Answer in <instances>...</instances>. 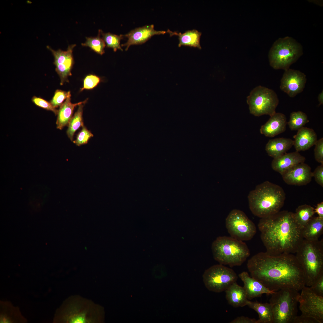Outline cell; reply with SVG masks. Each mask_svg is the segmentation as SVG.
I'll use <instances>...</instances> for the list:
<instances>
[{
	"label": "cell",
	"mask_w": 323,
	"mask_h": 323,
	"mask_svg": "<svg viewBox=\"0 0 323 323\" xmlns=\"http://www.w3.org/2000/svg\"><path fill=\"white\" fill-rule=\"evenodd\" d=\"M247 266L251 276L271 291L290 288L299 291L306 285L302 268L293 254L260 252L249 259Z\"/></svg>",
	"instance_id": "cell-1"
},
{
	"label": "cell",
	"mask_w": 323,
	"mask_h": 323,
	"mask_svg": "<svg viewBox=\"0 0 323 323\" xmlns=\"http://www.w3.org/2000/svg\"><path fill=\"white\" fill-rule=\"evenodd\" d=\"M258 227L266 252L270 255L295 253L304 239L294 213L287 211L261 218Z\"/></svg>",
	"instance_id": "cell-2"
},
{
	"label": "cell",
	"mask_w": 323,
	"mask_h": 323,
	"mask_svg": "<svg viewBox=\"0 0 323 323\" xmlns=\"http://www.w3.org/2000/svg\"><path fill=\"white\" fill-rule=\"evenodd\" d=\"M102 307L77 295L69 297L56 310L54 323H98L102 322Z\"/></svg>",
	"instance_id": "cell-3"
},
{
	"label": "cell",
	"mask_w": 323,
	"mask_h": 323,
	"mask_svg": "<svg viewBox=\"0 0 323 323\" xmlns=\"http://www.w3.org/2000/svg\"><path fill=\"white\" fill-rule=\"evenodd\" d=\"M248 198L250 211L261 218L280 211L284 205L286 194L280 186L266 181L250 191Z\"/></svg>",
	"instance_id": "cell-4"
},
{
	"label": "cell",
	"mask_w": 323,
	"mask_h": 323,
	"mask_svg": "<svg viewBox=\"0 0 323 323\" xmlns=\"http://www.w3.org/2000/svg\"><path fill=\"white\" fill-rule=\"evenodd\" d=\"M303 269L306 285L310 287L323 275V240L303 239L295 253Z\"/></svg>",
	"instance_id": "cell-5"
},
{
	"label": "cell",
	"mask_w": 323,
	"mask_h": 323,
	"mask_svg": "<svg viewBox=\"0 0 323 323\" xmlns=\"http://www.w3.org/2000/svg\"><path fill=\"white\" fill-rule=\"evenodd\" d=\"M211 249L216 261L231 267L241 265L250 255L245 243L231 236L217 237L213 242Z\"/></svg>",
	"instance_id": "cell-6"
},
{
	"label": "cell",
	"mask_w": 323,
	"mask_h": 323,
	"mask_svg": "<svg viewBox=\"0 0 323 323\" xmlns=\"http://www.w3.org/2000/svg\"><path fill=\"white\" fill-rule=\"evenodd\" d=\"M271 295L269 303L272 307V323H292L297 316L298 291L286 288L275 291Z\"/></svg>",
	"instance_id": "cell-7"
},
{
	"label": "cell",
	"mask_w": 323,
	"mask_h": 323,
	"mask_svg": "<svg viewBox=\"0 0 323 323\" xmlns=\"http://www.w3.org/2000/svg\"><path fill=\"white\" fill-rule=\"evenodd\" d=\"M301 45L292 38H280L273 44L269 54L270 66L286 70L303 54Z\"/></svg>",
	"instance_id": "cell-8"
},
{
	"label": "cell",
	"mask_w": 323,
	"mask_h": 323,
	"mask_svg": "<svg viewBox=\"0 0 323 323\" xmlns=\"http://www.w3.org/2000/svg\"><path fill=\"white\" fill-rule=\"evenodd\" d=\"M250 113L256 116L275 114L279 100L273 90L261 86L254 88L247 97Z\"/></svg>",
	"instance_id": "cell-9"
},
{
	"label": "cell",
	"mask_w": 323,
	"mask_h": 323,
	"mask_svg": "<svg viewBox=\"0 0 323 323\" xmlns=\"http://www.w3.org/2000/svg\"><path fill=\"white\" fill-rule=\"evenodd\" d=\"M204 285L209 290L215 292L225 291L236 282L238 276L231 269L221 264L213 265L207 269L203 276Z\"/></svg>",
	"instance_id": "cell-10"
},
{
	"label": "cell",
	"mask_w": 323,
	"mask_h": 323,
	"mask_svg": "<svg viewBox=\"0 0 323 323\" xmlns=\"http://www.w3.org/2000/svg\"><path fill=\"white\" fill-rule=\"evenodd\" d=\"M226 226L231 237L242 241H248L254 237L256 228L254 223L240 210L231 211L226 219Z\"/></svg>",
	"instance_id": "cell-11"
},
{
	"label": "cell",
	"mask_w": 323,
	"mask_h": 323,
	"mask_svg": "<svg viewBox=\"0 0 323 323\" xmlns=\"http://www.w3.org/2000/svg\"><path fill=\"white\" fill-rule=\"evenodd\" d=\"M305 286L301 290L298 300L301 314L314 317L322 323L323 297L316 295L310 287Z\"/></svg>",
	"instance_id": "cell-12"
},
{
	"label": "cell",
	"mask_w": 323,
	"mask_h": 323,
	"mask_svg": "<svg viewBox=\"0 0 323 323\" xmlns=\"http://www.w3.org/2000/svg\"><path fill=\"white\" fill-rule=\"evenodd\" d=\"M76 44L69 45L66 51L59 49L55 50L49 46L47 48L52 53L54 58V63L55 70L60 78V84L68 82V77L71 75V71L74 64L73 51Z\"/></svg>",
	"instance_id": "cell-13"
},
{
	"label": "cell",
	"mask_w": 323,
	"mask_h": 323,
	"mask_svg": "<svg viewBox=\"0 0 323 323\" xmlns=\"http://www.w3.org/2000/svg\"><path fill=\"white\" fill-rule=\"evenodd\" d=\"M306 81L304 73L289 68L285 70L281 80L280 88L290 97H294L303 91Z\"/></svg>",
	"instance_id": "cell-14"
},
{
	"label": "cell",
	"mask_w": 323,
	"mask_h": 323,
	"mask_svg": "<svg viewBox=\"0 0 323 323\" xmlns=\"http://www.w3.org/2000/svg\"><path fill=\"white\" fill-rule=\"evenodd\" d=\"M287 184L302 186L310 183L313 177L310 167L304 162L299 164L281 175Z\"/></svg>",
	"instance_id": "cell-15"
},
{
	"label": "cell",
	"mask_w": 323,
	"mask_h": 323,
	"mask_svg": "<svg viewBox=\"0 0 323 323\" xmlns=\"http://www.w3.org/2000/svg\"><path fill=\"white\" fill-rule=\"evenodd\" d=\"M167 32L164 31L155 30L153 25L137 28L123 35L124 36L128 38V40L121 45L125 46V50L127 51L131 45L143 44L154 35L164 34Z\"/></svg>",
	"instance_id": "cell-16"
},
{
	"label": "cell",
	"mask_w": 323,
	"mask_h": 323,
	"mask_svg": "<svg viewBox=\"0 0 323 323\" xmlns=\"http://www.w3.org/2000/svg\"><path fill=\"white\" fill-rule=\"evenodd\" d=\"M305 158L296 151L286 153L281 156L274 158L271 163V167L275 171L281 175L295 166L304 162Z\"/></svg>",
	"instance_id": "cell-17"
},
{
	"label": "cell",
	"mask_w": 323,
	"mask_h": 323,
	"mask_svg": "<svg viewBox=\"0 0 323 323\" xmlns=\"http://www.w3.org/2000/svg\"><path fill=\"white\" fill-rule=\"evenodd\" d=\"M238 276L243 283V287L249 300L260 297L264 294L271 295L275 292L269 290L260 282L250 276L247 272H243Z\"/></svg>",
	"instance_id": "cell-18"
},
{
	"label": "cell",
	"mask_w": 323,
	"mask_h": 323,
	"mask_svg": "<svg viewBox=\"0 0 323 323\" xmlns=\"http://www.w3.org/2000/svg\"><path fill=\"white\" fill-rule=\"evenodd\" d=\"M270 117L261 126L260 132L266 137H273L285 131L287 122L286 116L281 113L276 112Z\"/></svg>",
	"instance_id": "cell-19"
},
{
	"label": "cell",
	"mask_w": 323,
	"mask_h": 323,
	"mask_svg": "<svg viewBox=\"0 0 323 323\" xmlns=\"http://www.w3.org/2000/svg\"><path fill=\"white\" fill-rule=\"evenodd\" d=\"M293 138V145L296 151L307 150L315 145L317 136L313 129L303 127L298 130Z\"/></svg>",
	"instance_id": "cell-20"
},
{
	"label": "cell",
	"mask_w": 323,
	"mask_h": 323,
	"mask_svg": "<svg viewBox=\"0 0 323 323\" xmlns=\"http://www.w3.org/2000/svg\"><path fill=\"white\" fill-rule=\"evenodd\" d=\"M70 92L68 91L67 98L60 107L57 114L56 121L57 128L62 130L65 126L68 125L72 117L74 110L75 107L80 104L85 103L88 99L83 101L73 103L71 102Z\"/></svg>",
	"instance_id": "cell-21"
},
{
	"label": "cell",
	"mask_w": 323,
	"mask_h": 323,
	"mask_svg": "<svg viewBox=\"0 0 323 323\" xmlns=\"http://www.w3.org/2000/svg\"><path fill=\"white\" fill-rule=\"evenodd\" d=\"M0 323H24L26 319L21 313L19 308L13 305L8 301H0Z\"/></svg>",
	"instance_id": "cell-22"
},
{
	"label": "cell",
	"mask_w": 323,
	"mask_h": 323,
	"mask_svg": "<svg viewBox=\"0 0 323 323\" xmlns=\"http://www.w3.org/2000/svg\"><path fill=\"white\" fill-rule=\"evenodd\" d=\"M226 298L228 304L234 307H243L247 305L248 299L243 287L236 282L230 285L225 291Z\"/></svg>",
	"instance_id": "cell-23"
},
{
	"label": "cell",
	"mask_w": 323,
	"mask_h": 323,
	"mask_svg": "<svg viewBox=\"0 0 323 323\" xmlns=\"http://www.w3.org/2000/svg\"><path fill=\"white\" fill-rule=\"evenodd\" d=\"M293 145V140L290 138H279L270 139L266 144L265 150L268 155L274 158L282 156Z\"/></svg>",
	"instance_id": "cell-24"
},
{
	"label": "cell",
	"mask_w": 323,
	"mask_h": 323,
	"mask_svg": "<svg viewBox=\"0 0 323 323\" xmlns=\"http://www.w3.org/2000/svg\"><path fill=\"white\" fill-rule=\"evenodd\" d=\"M304 239L310 241L319 240L323 232V219L313 217L301 229Z\"/></svg>",
	"instance_id": "cell-25"
},
{
	"label": "cell",
	"mask_w": 323,
	"mask_h": 323,
	"mask_svg": "<svg viewBox=\"0 0 323 323\" xmlns=\"http://www.w3.org/2000/svg\"><path fill=\"white\" fill-rule=\"evenodd\" d=\"M167 32L170 34V36L173 35L178 36V46L179 47L182 46H187L201 49L200 40L202 33L196 30H188L182 33L173 32L168 29Z\"/></svg>",
	"instance_id": "cell-26"
},
{
	"label": "cell",
	"mask_w": 323,
	"mask_h": 323,
	"mask_svg": "<svg viewBox=\"0 0 323 323\" xmlns=\"http://www.w3.org/2000/svg\"><path fill=\"white\" fill-rule=\"evenodd\" d=\"M246 305L258 313L259 319L257 320V323H272V307L269 303H262L248 300Z\"/></svg>",
	"instance_id": "cell-27"
},
{
	"label": "cell",
	"mask_w": 323,
	"mask_h": 323,
	"mask_svg": "<svg viewBox=\"0 0 323 323\" xmlns=\"http://www.w3.org/2000/svg\"><path fill=\"white\" fill-rule=\"evenodd\" d=\"M314 208L311 206L304 204L299 206L294 213L295 220L302 229L308 223L315 214Z\"/></svg>",
	"instance_id": "cell-28"
},
{
	"label": "cell",
	"mask_w": 323,
	"mask_h": 323,
	"mask_svg": "<svg viewBox=\"0 0 323 323\" xmlns=\"http://www.w3.org/2000/svg\"><path fill=\"white\" fill-rule=\"evenodd\" d=\"M83 104L78 106L77 111L69 122L68 128L66 131L67 135L71 141H73V137L75 132L81 127L84 126L83 114Z\"/></svg>",
	"instance_id": "cell-29"
},
{
	"label": "cell",
	"mask_w": 323,
	"mask_h": 323,
	"mask_svg": "<svg viewBox=\"0 0 323 323\" xmlns=\"http://www.w3.org/2000/svg\"><path fill=\"white\" fill-rule=\"evenodd\" d=\"M309 122L307 115L301 111L293 112L291 113L287 124L292 130H298Z\"/></svg>",
	"instance_id": "cell-30"
},
{
	"label": "cell",
	"mask_w": 323,
	"mask_h": 323,
	"mask_svg": "<svg viewBox=\"0 0 323 323\" xmlns=\"http://www.w3.org/2000/svg\"><path fill=\"white\" fill-rule=\"evenodd\" d=\"M101 32V30H99L98 35L96 37H86V41L82 43L81 45L89 47L99 54H103L105 53L104 49L106 45L103 39L100 37Z\"/></svg>",
	"instance_id": "cell-31"
},
{
	"label": "cell",
	"mask_w": 323,
	"mask_h": 323,
	"mask_svg": "<svg viewBox=\"0 0 323 323\" xmlns=\"http://www.w3.org/2000/svg\"><path fill=\"white\" fill-rule=\"evenodd\" d=\"M101 34L107 47L112 48L115 52L118 49L123 51L120 45V41L123 39V35H118L109 32L104 33L101 30Z\"/></svg>",
	"instance_id": "cell-32"
},
{
	"label": "cell",
	"mask_w": 323,
	"mask_h": 323,
	"mask_svg": "<svg viewBox=\"0 0 323 323\" xmlns=\"http://www.w3.org/2000/svg\"><path fill=\"white\" fill-rule=\"evenodd\" d=\"M93 136L92 133L84 126L77 134L76 139L73 141V142L78 146L85 144H87L89 139Z\"/></svg>",
	"instance_id": "cell-33"
},
{
	"label": "cell",
	"mask_w": 323,
	"mask_h": 323,
	"mask_svg": "<svg viewBox=\"0 0 323 323\" xmlns=\"http://www.w3.org/2000/svg\"><path fill=\"white\" fill-rule=\"evenodd\" d=\"M100 78L98 76L91 74L87 75L83 80V87L80 89L81 92L84 89H92L96 87L100 83Z\"/></svg>",
	"instance_id": "cell-34"
},
{
	"label": "cell",
	"mask_w": 323,
	"mask_h": 323,
	"mask_svg": "<svg viewBox=\"0 0 323 323\" xmlns=\"http://www.w3.org/2000/svg\"><path fill=\"white\" fill-rule=\"evenodd\" d=\"M68 92H67L60 89H57L50 102L53 106L56 108L60 106L63 103L68 96Z\"/></svg>",
	"instance_id": "cell-35"
},
{
	"label": "cell",
	"mask_w": 323,
	"mask_h": 323,
	"mask_svg": "<svg viewBox=\"0 0 323 323\" xmlns=\"http://www.w3.org/2000/svg\"><path fill=\"white\" fill-rule=\"evenodd\" d=\"M32 101L36 106L46 110L51 111L55 115H57L58 110L54 107L50 102L36 96L32 97Z\"/></svg>",
	"instance_id": "cell-36"
},
{
	"label": "cell",
	"mask_w": 323,
	"mask_h": 323,
	"mask_svg": "<svg viewBox=\"0 0 323 323\" xmlns=\"http://www.w3.org/2000/svg\"><path fill=\"white\" fill-rule=\"evenodd\" d=\"M314 155L316 160L321 164H323V138L317 140L315 144Z\"/></svg>",
	"instance_id": "cell-37"
},
{
	"label": "cell",
	"mask_w": 323,
	"mask_h": 323,
	"mask_svg": "<svg viewBox=\"0 0 323 323\" xmlns=\"http://www.w3.org/2000/svg\"><path fill=\"white\" fill-rule=\"evenodd\" d=\"M310 287L316 295L323 297V275Z\"/></svg>",
	"instance_id": "cell-38"
},
{
	"label": "cell",
	"mask_w": 323,
	"mask_h": 323,
	"mask_svg": "<svg viewBox=\"0 0 323 323\" xmlns=\"http://www.w3.org/2000/svg\"><path fill=\"white\" fill-rule=\"evenodd\" d=\"M313 177L316 183L323 187V164H321L318 166L312 172Z\"/></svg>",
	"instance_id": "cell-39"
},
{
	"label": "cell",
	"mask_w": 323,
	"mask_h": 323,
	"mask_svg": "<svg viewBox=\"0 0 323 323\" xmlns=\"http://www.w3.org/2000/svg\"><path fill=\"white\" fill-rule=\"evenodd\" d=\"M292 323H320L315 318L312 316L301 315L297 316L294 318Z\"/></svg>",
	"instance_id": "cell-40"
},
{
	"label": "cell",
	"mask_w": 323,
	"mask_h": 323,
	"mask_svg": "<svg viewBox=\"0 0 323 323\" xmlns=\"http://www.w3.org/2000/svg\"><path fill=\"white\" fill-rule=\"evenodd\" d=\"M230 323H257V320L244 316L237 317L230 322Z\"/></svg>",
	"instance_id": "cell-41"
},
{
	"label": "cell",
	"mask_w": 323,
	"mask_h": 323,
	"mask_svg": "<svg viewBox=\"0 0 323 323\" xmlns=\"http://www.w3.org/2000/svg\"><path fill=\"white\" fill-rule=\"evenodd\" d=\"M315 213H317L319 217L323 219V202L318 203L314 209Z\"/></svg>",
	"instance_id": "cell-42"
},
{
	"label": "cell",
	"mask_w": 323,
	"mask_h": 323,
	"mask_svg": "<svg viewBox=\"0 0 323 323\" xmlns=\"http://www.w3.org/2000/svg\"><path fill=\"white\" fill-rule=\"evenodd\" d=\"M318 99L319 102V105H322L323 104V92L322 91L319 95Z\"/></svg>",
	"instance_id": "cell-43"
}]
</instances>
